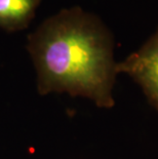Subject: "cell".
Masks as SVG:
<instances>
[{
	"mask_svg": "<svg viewBox=\"0 0 158 159\" xmlns=\"http://www.w3.org/2000/svg\"><path fill=\"white\" fill-rule=\"evenodd\" d=\"M117 73L125 74L158 111V28L136 52L117 62Z\"/></svg>",
	"mask_w": 158,
	"mask_h": 159,
	"instance_id": "7a4b0ae2",
	"label": "cell"
},
{
	"mask_svg": "<svg viewBox=\"0 0 158 159\" xmlns=\"http://www.w3.org/2000/svg\"><path fill=\"white\" fill-rule=\"evenodd\" d=\"M40 3L41 0H0V30L18 32L27 29Z\"/></svg>",
	"mask_w": 158,
	"mask_h": 159,
	"instance_id": "3957f363",
	"label": "cell"
},
{
	"mask_svg": "<svg viewBox=\"0 0 158 159\" xmlns=\"http://www.w3.org/2000/svg\"><path fill=\"white\" fill-rule=\"evenodd\" d=\"M26 49L39 96L82 98L104 110L115 106V40L95 13L79 6L62 9L30 33Z\"/></svg>",
	"mask_w": 158,
	"mask_h": 159,
	"instance_id": "6da1fadb",
	"label": "cell"
}]
</instances>
